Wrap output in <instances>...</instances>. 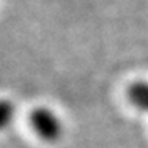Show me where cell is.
<instances>
[{
    "instance_id": "6da1fadb",
    "label": "cell",
    "mask_w": 148,
    "mask_h": 148,
    "mask_svg": "<svg viewBox=\"0 0 148 148\" xmlns=\"http://www.w3.org/2000/svg\"><path fill=\"white\" fill-rule=\"evenodd\" d=\"M30 125L36 136L41 140L49 143H54L62 139L63 126L62 121L51 109L47 107H36L33 109L30 115Z\"/></svg>"
},
{
    "instance_id": "7a4b0ae2",
    "label": "cell",
    "mask_w": 148,
    "mask_h": 148,
    "mask_svg": "<svg viewBox=\"0 0 148 148\" xmlns=\"http://www.w3.org/2000/svg\"><path fill=\"white\" fill-rule=\"evenodd\" d=\"M128 99L134 107L148 114V82L136 80L128 87Z\"/></svg>"
},
{
    "instance_id": "3957f363",
    "label": "cell",
    "mask_w": 148,
    "mask_h": 148,
    "mask_svg": "<svg viewBox=\"0 0 148 148\" xmlns=\"http://www.w3.org/2000/svg\"><path fill=\"white\" fill-rule=\"evenodd\" d=\"M2 107H3V110H2V123H3V125H8L10 118L14 115V107H13L8 101H3Z\"/></svg>"
}]
</instances>
